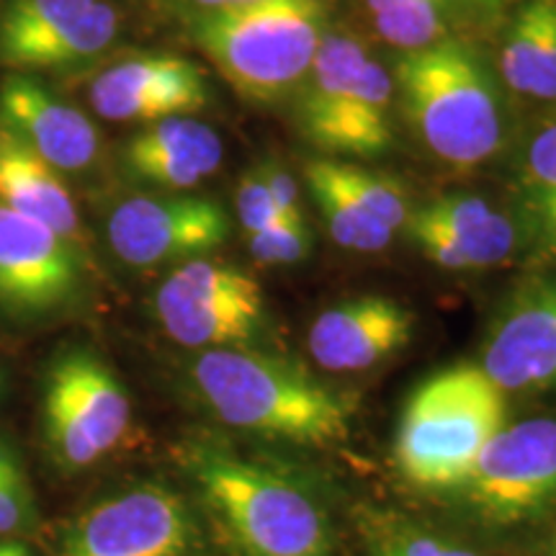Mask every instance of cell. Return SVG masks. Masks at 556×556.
Masks as SVG:
<instances>
[{
	"instance_id": "1",
	"label": "cell",
	"mask_w": 556,
	"mask_h": 556,
	"mask_svg": "<svg viewBox=\"0 0 556 556\" xmlns=\"http://www.w3.org/2000/svg\"><path fill=\"white\" fill-rule=\"evenodd\" d=\"M199 397L227 426L307 446L351 435L348 400L299 368L240 348L201 351L191 366Z\"/></svg>"
},
{
	"instance_id": "2",
	"label": "cell",
	"mask_w": 556,
	"mask_h": 556,
	"mask_svg": "<svg viewBox=\"0 0 556 556\" xmlns=\"http://www.w3.org/2000/svg\"><path fill=\"white\" fill-rule=\"evenodd\" d=\"M193 39L250 103H276L307 78L325 39L323 0H240L199 11Z\"/></svg>"
},
{
	"instance_id": "3",
	"label": "cell",
	"mask_w": 556,
	"mask_h": 556,
	"mask_svg": "<svg viewBox=\"0 0 556 556\" xmlns=\"http://www.w3.org/2000/svg\"><path fill=\"white\" fill-rule=\"evenodd\" d=\"M505 420V392L482 366L441 368L409 394L394 438V462L417 486H462Z\"/></svg>"
},
{
	"instance_id": "4",
	"label": "cell",
	"mask_w": 556,
	"mask_h": 556,
	"mask_svg": "<svg viewBox=\"0 0 556 556\" xmlns=\"http://www.w3.org/2000/svg\"><path fill=\"white\" fill-rule=\"evenodd\" d=\"M402 109L426 148L454 168H477L503 139L497 90L462 41H433L397 65Z\"/></svg>"
},
{
	"instance_id": "5",
	"label": "cell",
	"mask_w": 556,
	"mask_h": 556,
	"mask_svg": "<svg viewBox=\"0 0 556 556\" xmlns=\"http://www.w3.org/2000/svg\"><path fill=\"white\" fill-rule=\"evenodd\" d=\"M189 469L245 556L330 554L328 518L302 486L214 448H191Z\"/></svg>"
},
{
	"instance_id": "6",
	"label": "cell",
	"mask_w": 556,
	"mask_h": 556,
	"mask_svg": "<svg viewBox=\"0 0 556 556\" xmlns=\"http://www.w3.org/2000/svg\"><path fill=\"white\" fill-rule=\"evenodd\" d=\"M299 101V127L332 155L377 157L392 144V78L356 39L325 34Z\"/></svg>"
},
{
	"instance_id": "7",
	"label": "cell",
	"mask_w": 556,
	"mask_h": 556,
	"mask_svg": "<svg viewBox=\"0 0 556 556\" xmlns=\"http://www.w3.org/2000/svg\"><path fill=\"white\" fill-rule=\"evenodd\" d=\"M41 422L58 467L78 471L93 467L124 441L131 402L106 361L88 348H67L47 371Z\"/></svg>"
},
{
	"instance_id": "8",
	"label": "cell",
	"mask_w": 556,
	"mask_h": 556,
	"mask_svg": "<svg viewBox=\"0 0 556 556\" xmlns=\"http://www.w3.org/2000/svg\"><path fill=\"white\" fill-rule=\"evenodd\" d=\"M263 309V289L253 276L206 255L180 263L155 291L165 336L199 351L245 343L258 332Z\"/></svg>"
},
{
	"instance_id": "9",
	"label": "cell",
	"mask_w": 556,
	"mask_h": 556,
	"mask_svg": "<svg viewBox=\"0 0 556 556\" xmlns=\"http://www.w3.org/2000/svg\"><path fill=\"white\" fill-rule=\"evenodd\" d=\"M119 34L106 0H5L0 9V67L11 73H70L101 58Z\"/></svg>"
},
{
	"instance_id": "10",
	"label": "cell",
	"mask_w": 556,
	"mask_h": 556,
	"mask_svg": "<svg viewBox=\"0 0 556 556\" xmlns=\"http://www.w3.org/2000/svg\"><path fill=\"white\" fill-rule=\"evenodd\" d=\"M193 539L184 500L163 484H139L75 518L58 556H189Z\"/></svg>"
},
{
	"instance_id": "11",
	"label": "cell",
	"mask_w": 556,
	"mask_h": 556,
	"mask_svg": "<svg viewBox=\"0 0 556 556\" xmlns=\"http://www.w3.org/2000/svg\"><path fill=\"white\" fill-rule=\"evenodd\" d=\"M227 235L229 217L219 201L191 193L124 199L106 219L111 250L131 268L204 258Z\"/></svg>"
},
{
	"instance_id": "12",
	"label": "cell",
	"mask_w": 556,
	"mask_h": 556,
	"mask_svg": "<svg viewBox=\"0 0 556 556\" xmlns=\"http://www.w3.org/2000/svg\"><path fill=\"white\" fill-rule=\"evenodd\" d=\"M462 486L486 518L500 523L546 507L556 497V420L505 426L486 443Z\"/></svg>"
},
{
	"instance_id": "13",
	"label": "cell",
	"mask_w": 556,
	"mask_h": 556,
	"mask_svg": "<svg viewBox=\"0 0 556 556\" xmlns=\"http://www.w3.org/2000/svg\"><path fill=\"white\" fill-rule=\"evenodd\" d=\"M83 258L54 229L0 206V309L45 317L67 307L83 283Z\"/></svg>"
},
{
	"instance_id": "14",
	"label": "cell",
	"mask_w": 556,
	"mask_h": 556,
	"mask_svg": "<svg viewBox=\"0 0 556 556\" xmlns=\"http://www.w3.org/2000/svg\"><path fill=\"white\" fill-rule=\"evenodd\" d=\"M88 101L101 119L152 124L197 114L206 106L208 86L197 62L170 52H148L96 73Z\"/></svg>"
},
{
	"instance_id": "15",
	"label": "cell",
	"mask_w": 556,
	"mask_h": 556,
	"mask_svg": "<svg viewBox=\"0 0 556 556\" xmlns=\"http://www.w3.org/2000/svg\"><path fill=\"white\" fill-rule=\"evenodd\" d=\"M0 127L62 176L88 173L101 157L96 124L37 75L9 73L0 83Z\"/></svg>"
},
{
	"instance_id": "16",
	"label": "cell",
	"mask_w": 556,
	"mask_h": 556,
	"mask_svg": "<svg viewBox=\"0 0 556 556\" xmlns=\"http://www.w3.org/2000/svg\"><path fill=\"white\" fill-rule=\"evenodd\" d=\"M482 368L503 392L556 387V281L516 294L492 325Z\"/></svg>"
},
{
	"instance_id": "17",
	"label": "cell",
	"mask_w": 556,
	"mask_h": 556,
	"mask_svg": "<svg viewBox=\"0 0 556 556\" xmlns=\"http://www.w3.org/2000/svg\"><path fill=\"white\" fill-rule=\"evenodd\" d=\"M415 317L389 296H358L325 309L307 332L312 358L328 371L351 374L381 364L409 343Z\"/></svg>"
},
{
	"instance_id": "18",
	"label": "cell",
	"mask_w": 556,
	"mask_h": 556,
	"mask_svg": "<svg viewBox=\"0 0 556 556\" xmlns=\"http://www.w3.org/2000/svg\"><path fill=\"white\" fill-rule=\"evenodd\" d=\"M222 139L193 116H170L144 124L119 150V165L139 184L165 191L197 189L222 165Z\"/></svg>"
},
{
	"instance_id": "19",
	"label": "cell",
	"mask_w": 556,
	"mask_h": 556,
	"mask_svg": "<svg viewBox=\"0 0 556 556\" xmlns=\"http://www.w3.org/2000/svg\"><path fill=\"white\" fill-rule=\"evenodd\" d=\"M0 206L47 225L86 255L78 206L62 173L3 127H0Z\"/></svg>"
},
{
	"instance_id": "20",
	"label": "cell",
	"mask_w": 556,
	"mask_h": 556,
	"mask_svg": "<svg viewBox=\"0 0 556 556\" xmlns=\"http://www.w3.org/2000/svg\"><path fill=\"white\" fill-rule=\"evenodd\" d=\"M409 217L446 232L467 258L469 268H490L503 263L516 245L510 219L479 197H438Z\"/></svg>"
},
{
	"instance_id": "21",
	"label": "cell",
	"mask_w": 556,
	"mask_h": 556,
	"mask_svg": "<svg viewBox=\"0 0 556 556\" xmlns=\"http://www.w3.org/2000/svg\"><path fill=\"white\" fill-rule=\"evenodd\" d=\"M503 78L520 96L556 99V0H528L513 18Z\"/></svg>"
},
{
	"instance_id": "22",
	"label": "cell",
	"mask_w": 556,
	"mask_h": 556,
	"mask_svg": "<svg viewBox=\"0 0 556 556\" xmlns=\"http://www.w3.org/2000/svg\"><path fill=\"white\" fill-rule=\"evenodd\" d=\"M304 178H307L309 189L315 193L319 214L325 217L332 240L340 248L356 250V253H379V250H384L392 242L394 229L384 225L379 217H374L358 201H353L348 193L340 191L336 184H330L319 173L315 160L304 168Z\"/></svg>"
},
{
	"instance_id": "23",
	"label": "cell",
	"mask_w": 556,
	"mask_h": 556,
	"mask_svg": "<svg viewBox=\"0 0 556 556\" xmlns=\"http://www.w3.org/2000/svg\"><path fill=\"white\" fill-rule=\"evenodd\" d=\"M315 165L330 184H336L340 191L348 193L353 201H358L361 206L368 208L384 225L392 229L407 225L409 201L397 180L356 168V165L336 163V160H315Z\"/></svg>"
},
{
	"instance_id": "24",
	"label": "cell",
	"mask_w": 556,
	"mask_h": 556,
	"mask_svg": "<svg viewBox=\"0 0 556 556\" xmlns=\"http://www.w3.org/2000/svg\"><path fill=\"white\" fill-rule=\"evenodd\" d=\"M523 193L544 240L556 245V127L539 131L528 148Z\"/></svg>"
},
{
	"instance_id": "25",
	"label": "cell",
	"mask_w": 556,
	"mask_h": 556,
	"mask_svg": "<svg viewBox=\"0 0 556 556\" xmlns=\"http://www.w3.org/2000/svg\"><path fill=\"white\" fill-rule=\"evenodd\" d=\"M366 544L368 556H479L454 541L387 516H374L368 520Z\"/></svg>"
},
{
	"instance_id": "26",
	"label": "cell",
	"mask_w": 556,
	"mask_h": 556,
	"mask_svg": "<svg viewBox=\"0 0 556 556\" xmlns=\"http://www.w3.org/2000/svg\"><path fill=\"white\" fill-rule=\"evenodd\" d=\"M448 0H397L392 11L374 21L381 37L400 50H420L443 34Z\"/></svg>"
},
{
	"instance_id": "27",
	"label": "cell",
	"mask_w": 556,
	"mask_h": 556,
	"mask_svg": "<svg viewBox=\"0 0 556 556\" xmlns=\"http://www.w3.org/2000/svg\"><path fill=\"white\" fill-rule=\"evenodd\" d=\"M248 248L261 263L287 266L299 263L309 255L312 238L304 219H281L268 229L248 235Z\"/></svg>"
},
{
	"instance_id": "28",
	"label": "cell",
	"mask_w": 556,
	"mask_h": 556,
	"mask_svg": "<svg viewBox=\"0 0 556 556\" xmlns=\"http://www.w3.org/2000/svg\"><path fill=\"white\" fill-rule=\"evenodd\" d=\"M31 520V486L18 458L0 471V536L16 533Z\"/></svg>"
},
{
	"instance_id": "29",
	"label": "cell",
	"mask_w": 556,
	"mask_h": 556,
	"mask_svg": "<svg viewBox=\"0 0 556 556\" xmlns=\"http://www.w3.org/2000/svg\"><path fill=\"white\" fill-rule=\"evenodd\" d=\"M235 204H238L240 225L248 235L261 232V229H268L270 225L283 219L281 212H278L274 204V197H270L266 180L261 176V168L248 170L245 176H242Z\"/></svg>"
},
{
	"instance_id": "30",
	"label": "cell",
	"mask_w": 556,
	"mask_h": 556,
	"mask_svg": "<svg viewBox=\"0 0 556 556\" xmlns=\"http://www.w3.org/2000/svg\"><path fill=\"white\" fill-rule=\"evenodd\" d=\"M261 176L266 180L270 197H274V204L278 212H281L283 219H304L302 206H299V189L294 178L289 176L287 170L278 168L276 163H263Z\"/></svg>"
},
{
	"instance_id": "31",
	"label": "cell",
	"mask_w": 556,
	"mask_h": 556,
	"mask_svg": "<svg viewBox=\"0 0 556 556\" xmlns=\"http://www.w3.org/2000/svg\"><path fill=\"white\" fill-rule=\"evenodd\" d=\"M0 556H31L29 548L16 541H0Z\"/></svg>"
},
{
	"instance_id": "32",
	"label": "cell",
	"mask_w": 556,
	"mask_h": 556,
	"mask_svg": "<svg viewBox=\"0 0 556 556\" xmlns=\"http://www.w3.org/2000/svg\"><path fill=\"white\" fill-rule=\"evenodd\" d=\"M186 3L197 5L199 11H212V9H222V5H232V3H240V0H186Z\"/></svg>"
},
{
	"instance_id": "33",
	"label": "cell",
	"mask_w": 556,
	"mask_h": 556,
	"mask_svg": "<svg viewBox=\"0 0 556 556\" xmlns=\"http://www.w3.org/2000/svg\"><path fill=\"white\" fill-rule=\"evenodd\" d=\"M9 454H11V448L5 446V443H0V458H3V456H9Z\"/></svg>"
},
{
	"instance_id": "34",
	"label": "cell",
	"mask_w": 556,
	"mask_h": 556,
	"mask_svg": "<svg viewBox=\"0 0 556 556\" xmlns=\"http://www.w3.org/2000/svg\"><path fill=\"white\" fill-rule=\"evenodd\" d=\"M548 556H556V533H554V539H552V546H548Z\"/></svg>"
},
{
	"instance_id": "35",
	"label": "cell",
	"mask_w": 556,
	"mask_h": 556,
	"mask_svg": "<svg viewBox=\"0 0 556 556\" xmlns=\"http://www.w3.org/2000/svg\"><path fill=\"white\" fill-rule=\"evenodd\" d=\"M0 392H3V371H0Z\"/></svg>"
},
{
	"instance_id": "36",
	"label": "cell",
	"mask_w": 556,
	"mask_h": 556,
	"mask_svg": "<svg viewBox=\"0 0 556 556\" xmlns=\"http://www.w3.org/2000/svg\"><path fill=\"white\" fill-rule=\"evenodd\" d=\"M484 3H492V0H484Z\"/></svg>"
}]
</instances>
